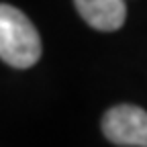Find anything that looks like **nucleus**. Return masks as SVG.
<instances>
[{
    "label": "nucleus",
    "instance_id": "1",
    "mask_svg": "<svg viewBox=\"0 0 147 147\" xmlns=\"http://www.w3.org/2000/svg\"><path fill=\"white\" fill-rule=\"evenodd\" d=\"M41 57V37L29 16L10 4H0V59L27 69Z\"/></svg>",
    "mask_w": 147,
    "mask_h": 147
},
{
    "label": "nucleus",
    "instance_id": "2",
    "mask_svg": "<svg viewBox=\"0 0 147 147\" xmlns=\"http://www.w3.org/2000/svg\"><path fill=\"white\" fill-rule=\"evenodd\" d=\"M102 133L115 145L147 147V115L133 104H119L102 119Z\"/></svg>",
    "mask_w": 147,
    "mask_h": 147
},
{
    "label": "nucleus",
    "instance_id": "3",
    "mask_svg": "<svg viewBox=\"0 0 147 147\" xmlns=\"http://www.w3.org/2000/svg\"><path fill=\"white\" fill-rule=\"evenodd\" d=\"M80 16L96 31L113 33L127 21L125 0H74Z\"/></svg>",
    "mask_w": 147,
    "mask_h": 147
}]
</instances>
